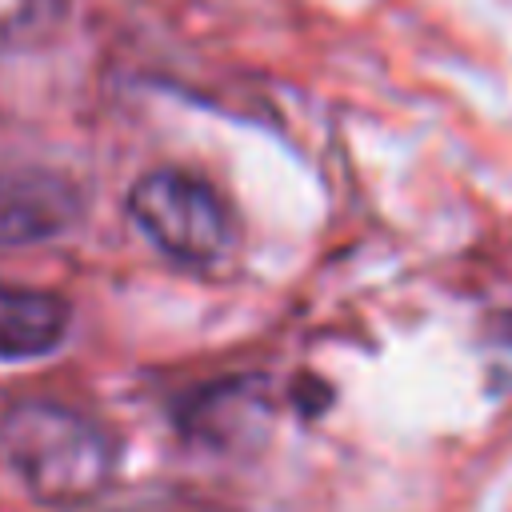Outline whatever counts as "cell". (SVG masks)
<instances>
[{"mask_svg":"<svg viewBox=\"0 0 512 512\" xmlns=\"http://www.w3.org/2000/svg\"><path fill=\"white\" fill-rule=\"evenodd\" d=\"M52 0H0V48L28 44L44 20H48Z\"/></svg>","mask_w":512,"mask_h":512,"instance_id":"obj_6","label":"cell"},{"mask_svg":"<svg viewBox=\"0 0 512 512\" xmlns=\"http://www.w3.org/2000/svg\"><path fill=\"white\" fill-rule=\"evenodd\" d=\"M84 216V196L72 176L44 164L0 168V248L48 244L72 232Z\"/></svg>","mask_w":512,"mask_h":512,"instance_id":"obj_3","label":"cell"},{"mask_svg":"<svg viewBox=\"0 0 512 512\" xmlns=\"http://www.w3.org/2000/svg\"><path fill=\"white\" fill-rule=\"evenodd\" d=\"M0 452L44 504H88L116 472L112 432L60 400H16L0 416Z\"/></svg>","mask_w":512,"mask_h":512,"instance_id":"obj_1","label":"cell"},{"mask_svg":"<svg viewBox=\"0 0 512 512\" xmlns=\"http://www.w3.org/2000/svg\"><path fill=\"white\" fill-rule=\"evenodd\" d=\"M68 332V304L56 292L0 284V356L32 360L52 352Z\"/></svg>","mask_w":512,"mask_h":512,"instance_id":"obj_5","label":"cell"},{"mask_svg":"<svg viewBox=\"0 0 512 512\" xmlns=\"http://www.w3.org/2000/svg\"><path fill=\"white\" fill-rule=\"evenodd\" d=\"M124 212L156 252L188 268H212L228 260L240 240L236 212L220 188L176 164L136 176L124 196Z\"/></svg>","mask_w":512,"mask_h":512,"instance_id":"obj_2","label":"cell"},{"mask_svg":"<svg viewBox=\"0 0 512 512\" xmlns=\"http://www.w3.org/2000/svg\"><path fill=\"white\" fill-rule=\"evenodd\" d=\"M176 424L188 440H196L212 452L256 448V440H264L268 424H272V404H268L264 380H256V376L212 380L184 396V404L176 408Z\"/></svg>","mask_w":512,"mask_h":512,"instance_id":"obj_4","label":"cell"}]
</instances>
